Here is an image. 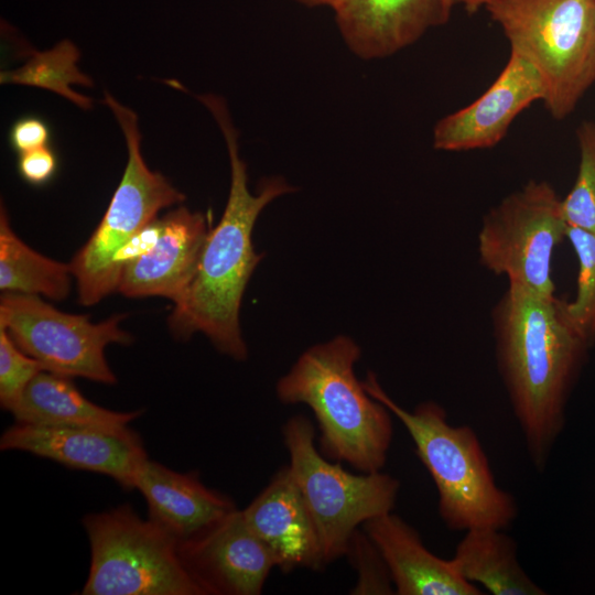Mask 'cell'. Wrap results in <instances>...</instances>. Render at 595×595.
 Masks as SVG:
<instances>
[{"label":"cell","mask_w":595,"mask_h":595,"mask_svg":"<svg viewBox=\"0 0 595 595\" xmlns=\"http://www.w3.org/2000/svg\"><path fill=\"white\" fill-rule=\"evenodd\" d=\"M498 369L534 468L547 467L588 342L566 302L510 283L493 311Z\"/></svg>","instance_id":"6da1fadb"},{"label":"cell","mask_w":595,"mask_h":595,"mask_svg":"<svg viewBox=\"0 0 595 595\" xmlns=\"http://www.w3.org/2000/svg\"><path fill=\"white\" fill-rule=\"evenodd\" d=\"M196 98L210 111L226 141L230 190L219 223L208 231L195 275L169 316V327L178 339L203 333L221 354L245 360L248 350L239 310L247 283L263 257L253 249L252 230L269 203L295 188L282 177L272 176L262 180L252 194L225 99L214 94Z\"/></svg>","instance_id":"7a4b0ae2"},{"label":"cell","mask_w":595,"mask_h":595,"mask_svg":"<svg viewBox=\"0 0 595 595\" xmlns=\"http://www.w3.org/2000/svg\"><path fill=\"white\" fill-rule=\"evenodd\" d=\"M359 357V346L347 336L317 344L279 379L277 396L285 404L303 403L312 410L324 456L374 473L388 458L392 414L356 378Z\"/></svg>","instance_id":"3957f363"},{"label":"cell","mask_w":595,"mask_h":595,"mask_svg":"<svg viewBox=\"0 0 595 595\" xmlns=\"http://www.w3.org/2000/svg\"><path fill=\"white\" fill-rule=\"evenodd\" d=\"M363 385L408 431L419 459L433 479L437 511L450 530H505L511 524L518 513L516 500L497 485L470 426L452 425L444 408L434 401L422 402L412 411L402 408L381 388L374 372Z\"/></svg>","instance_id":"277c9868"},{"label":"cell","mask_w":595,"mask_h":595,"mask_svg":"<svg viewBox=\"0 0 595 595\" xmlns=\"http://www.w3.org/2000/svg\"><path fill=\"white\" fill-rule=\"evenodd\" d=\"M510 52L539 74L555 120L570 116L595 83V0H488Z\"/></svg>","instance_id":"5b68a950"},{"label":"cell","mask_w":595,"mask_h":595,"mask_svg":"<svg viewBox=\"0 0 595 595\" xmlns=\"http://www.w3.org/2000/svg\"><path fill=\"white\" fill-rule=\"evenodd\" d=\"M102 102L111 109L121 127L128 161L100 223L69 262L78 301L85 306L95 305L117 292L121 277L115 262L118 252L162 209L185 199L162 173L145 164L137 113L107 91Z\"/></svg>","instance_id":"8992f818"},{"label":"cell","mask_w":595,"mask_h":595,"mask_svg":"<svg viewBox=\"0 0 595 595\" xmlns=\"http://www.w3.org/2000/svg\"><path fill=\"white\" fill-rule=\"evenodd\" d=\"M90 566L83 595H206L178 541L128 504L83 519Z\"/></svg>","instance_id":"52a82bcc"},{"label":"cell","mask_w":595,"mask_h":595,"mask_svg":"<svg viewBox=\"0 0 595 595\" xmlns=\"http://www.w3.org/2000/svg\"><path fill=\"white\" fill-rule=\"evenodd\" d=\"M289 469L312 516L325 565L345 556L358 527L393 510L400 483L386 473L353 474L315 445L311 421L290 418L282 428Z\"/></svg>","instance_id":"ba28073f"},{"label":"cell","mask_w":595,"mask_h":595,"mask_svg":"<svg viewBox=\"0 0 595 595\" xmlns=\"http://www.w3.org/2000/svg\"><path fill=\"white\" fill-rule=\"evenodd\" d=\"M566 227L555 190L545 181H530L485 215L478 232L480 262L510 283L553 298L552 255Z\"/></svg>","instance_id":"9c48e42d"},{"label":"cell","mask_w":595,"mask_h":595,"mask_svg":"<svg viewBox=\"0 0 595 595\" xmlns=\"http://www.w3.org/2000/svg\"><path fill=\"white\" fill-rule=\"evenodd\" d=\"M125 314L94 323L88 315L55 309L39 295L4 293L0 327L45 371L112 385L116 375L105 357L110 344L129 345L133 337L120 327Z\"/></svg>","instance_id":"30bf717a"},{"label":"cell","mask_w":595,"mask_h":595,"mask_svg":"<svg viewBox=\"0 0 595 595\" xmlns=\"http://www.w3.org/2000/svg\"><path fill=\"white\" fill-rule=\"evenodd\" d=\"M180 555L206 595H258L277 561L235 509L178 543Z\"/></svg>","instance_id":"8fae6325"},{"label":"cell","mask_w":595,"mask_h":595,"mask_svg":"<svg viewBox=\"0 0 595 595\" xmlns=\"http://www.w3.org/2000/svg\"><path fill=\"white\" fill-rule=\"evenodd\" d=\"M2 451H23L66 467L102 474L122 488L134 489L139 468L148 458L133 430L44 426L15 422L1 435Z\"/></svg>","instance_id":"7c38bea8"},{"label":"cell","mask_w":595,"mask_h":595,"mask_svg":"<svg viewBox=\"0 0 595 595\" xmlns=\"http://www.w3.org/2000/svg\"><path fill=\"white\" fill-rule=\"evenodd\" d=\"M543 99L544 87L537 71L510 52L507 64L484 94L436 122L433 147L451 152L495 147L519 113Z\"/></svg>","instance_id":"4fadbf2b"},{"label":"cell","mask_w":595,"mask_h":595,"mask_svg":"<svg viewBox=\"0 0 595 595\" xmlns=\"http://www.w3.org/2000/svg\"><path fill=\"white\" fill-rule=\"evenodd\" d=\"M454 4V0H342L333 10L348 48L363 60H377L447 23Z\"/></svg>","instance_id":"5bb4252c"},{"label":"cell","mask_w":595,"mask_h":595,"mask_svg":"<svg viewBox=\"0 0 595 595\" xmlns=\"http://www.w3.org/2000/svg\"><path fill=\"white\" fill-rule=\"evenodd\" d=\"M155 245L125 266L117 292L127 298L162 296L175 304L191 284L210 229L199 212L184 206L162 217Z\"/></svg>","instance_id":"9a60e30c"},{"label":"cell","mask_w":595,"mask_h":595,"mask_svg":"<svg viewBox=\"0 0 595 595\" xmlns=\"http://www.w3.org/2000/svg\"><path fill=\"white\" fill-rule=\"evenodd\" d=\"M241 511L282 572L325 566L316 527L289 466L280 468Z\"/></svg>","instance_id":"2e32d148"},{"label":"cell","mask_w":595,"mask_h":595,"mask_svg":"<svg viewBox=\"0 0 595 595\" xmlns=\"http://www.w3.org/2000/svg\"><path fill=\"white\" fill-rule=\"evenodd\" d=\"M383 558L398 595H482L451 559H441L423 543L418 531L393 511L363 524Z\"/></svg>","instance_id":"e0dca14e"},{"label":"cell","mask_w":595,"mask_h":595,"mask_svg":"<svg viewBox=\"0 0 595 595\" xmlns=\"http://www.w3.org/2000/svg\"><path fill=\"white\" fill-rule=\"evenodd\" d=\"M134 489L144 497L149 519L178 542L192 538L237 509L224 494L206 487L194 473H177L147 458Z\"/></svg>","instance_id":"ac0fdd59"},{"label":"cell","mask_w":595,"mask_h":595,"mask_svg":"<svg viewBox=\"0 0 595 595\" xmlns=\"http://www.w3.org/2000/svg\"><path fill=\"white\" fill-rule=\"evenodd\" d=\"M11 413L19 423L125 432L142 411L118 412L97 405L79 392L72 378L43 370L25 388Z\"/></svg>","instance_id":"d6986e66"},{"label":"cell","mask_w":595,"mask_h":595,"mask_svg":"<svg viewBox=\"0 0 595 595\" xmlns=\"http://www.w3.org/2000/svg\"><path fill=\"white\" fill-rule=\"evenodd\" d=\"M451 560L462 577L490 594H547L520 565L517 543L504 529L466 530Z\"/></svg>","instance_id":"ffe728a7"},{"label":"cell","mask_w":595,"mask_h":595,"mask_svg":"<svg viewBox=\"0 0 595 595\" xmlns=\"http://www.w3.org/2000/svg\"><path fill=\"white\" fill-rule=\"evenodd\" d=\"M73 272L71 263L47 258L18 237L3 204L0 209V290L4 293L67 299Z\"/></svg>","instance_id":"44dd1931"},{"label":"cell","mask_w":595,"mask_h":595,"mask_svg":"<svg viewBox=\"0 0 595 595\" xmlns=\"http://www.w3.org/2000/svg\"><path fill=\"white\" fill-rule=\"evenodd\" d=\"M79 56L77 46L69 40H63L51 50L33 51L19 68L2 71L0 83L43 88L63 96L84 110H89L93 100L71 87V85L94 86L91 78L77 66Z\"/></svg>","instance_id":"7402d4cb"},{"label":"cell","mask_w":595,"mask_h":595,"mask_svg":"<svg viewBox=\"0 0 595 595\" xmlns=\"http://www.w3.org/2000/svg\"><path fill=\"white\" fill-rule=\"evenodd\" d=\"M576 138L578 172L572 190L562 199L563 215L567 225L595 234V122L583 121Z\"/></svg>","instance_id":"603a6c76"},{"label":"cell","mask_w":595,"mask_h":595,"mask_svg":"<svg viewBox=\"0 0 595 595\" xmlns=\"http://www.w3.org/2000/svg\"><path fill=\"white\" fill-rule=\"evenodd\" d=\"M565 238L578 261L577 292L573 302H566V310L576 329L591 344L595 339V234L567 225Z\"/></svg>","instance_id":"cb8c5ba5"},{"label":"cell","mask_w":595,"mask_h":595,"mask_svg":"<svg viewBox=\"0 0 595 595\" xmlns=\"http://www.w3.org/2000/svg\"><path fill=\"white\" fill-rule=\"evenodd\" d=\"M44 368L26 355L0 327V404L11 412L20 401L25 388Z\"/></svg>","instance_id":"d4e9b609"},{"label":"cell","mask_w":595,"mask_h":595,"mask_svg":"<svg viewBox=\"0 0 595 595\" xmlns=\"http://www.w3.org/2000/svg\"><path fill=\"white\" fill-rule=\"evenodd\" d=\"M357 571V583L353 594H393V583L380 552L363 531H356L347 554Z\"/></svg>","instance_id":"484cf974"},{"label":"cell","mask_w":595,"mask_h":595,"mask_svg":"<svg viewBox=\"0 0 595 595\" xmlns=\"http://www.w3.org/2000/svg\"><path fill=\"white\" fill-rule=\"evenodd\" d=\"M58 160L53 149L47 145L19 154L18 171L31 185L48 183L56 174Z\"/></svg>","instance_id":"4316f807"},{"label":"cell","mask_w":595,"mask_h":595,"mask_svg":"<svg viewBox=\"0 0 595 595\" xmlns=\"http://www.w3.org/2000/svg\"><path fill=\"white\" fill-rule=\"evenodd\" d=\"M51 129L45 120L35 116L19 118L9 131L12 149L20 153L50 145Z\"/></svg>","instance_id":"83f0119b"},{"label":"cell","mask_w":595,"mask_h":595,"mask_svg":"<svg viewBox=\"0 0 595 595\" xmlns=\"http://www.w3.org/2000/svg\"><path fill=\"white\" fill-rule=\"evenodd\" d=\"M488 0H454L455 4L462 6L469 13L478 11L484 8Z\"/></svg>","instance_id":"f1b7e54d"},{"label":"cell","mask_w":595,"mask_h":595,"mask_svg":"<svg viewBox=\"0 0 595 595\" xmlns=\"http://www.w3.org/2000/svg\"><path fill=\"white\" fill-rule=\"evenodd\" d=\"M295 1L306 7H329L333 9L342 0H295Z\"/></svg>","instance_id":"f546056e"}]
</instances>
